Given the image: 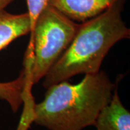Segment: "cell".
Segmentation results:
<instances>
[{"label": "cell", "mask_w": 130, "mask_h": 130, "mask_svg": "<svg viewBox=\"0 0 130 130\" xmlns=\"http://www.w3.org/2000/svg\"><path fill=\"white\" fill-rule=\"evenodd\" d=\"M117 85L101 70L85 74L78 83L53 85L41 102L33 105L32 121L48 130H83L94 125Z\"/></svg>", "instance_id": "obj_1"}, {"label": "cell", "mask_w": 130, "mask_h": 130, "mask_svg": "<svg viewBox=\"0 0 130 130\" xmlns=\"http://www.w3.org/2000/svg\"><path fill=\"white\" fill-rule=\"evenodd\" d=\"M79 24L70 20L54 7L47 5L35 24L28 48H33L30 79L37 84L66 51Z\"/></svg>", "instance_id": "obj_3"}, {"label": "cell", "mask_w": 130, "mask_h": 130, "mask_svg": "<svg viewBox=\"0 0 130 130\" xmlns=\"http://www.w3.org/2000/svg\"><path fill=\"white\" fill-rule=\"evenodd\" d=\"M28 6V15L30 21V34L32 35L38 18L46 8L48 0H26Z\"/></svg>", "instance_id": "obj_8"}, {"label": "cell", "mask_w": 130, "mask_h": 130, "mask_svg": "<svg viewBox=\"0 0 130 130\" xmlns=\"http://www.w3.org/2000/svg\"><path fill=\"white\" fill-rule=\"evenodd\" d=\"M30 33L28 13L12 14L0 10V51L15 39Z\"/></svg>", "instance_id": "obj_6"}, {"label": "cell", "mask_w": 130, "mask_h": 130, "mask_svg": "<svg viewBox=\"0 0 130 130\" xmlns=\"http://www.w3.org/2000/svg\"><path fill=\"white\" fill-rule=\"evenodd\" d=\"M117 85L111 101L103 108L95 121L93 126L96 130H130V112L121 102Z\"/></svg>", "instance_id": "obj_5"}, {"label": "cell", "mask_w": 130, "mask_h": 130, "mask_svg": "<svg viewBox=\"0 0 130 130\" xmlns=\"http://www.w3.org/2000/svg\"><path fill=\"white\" fill-rule=\"evenodd\" d=\"M26 74L23 71L17 79L9 82H0V99L9 104L11 110L16 113L24 101Z\"/></svg>", "instance_id": "obj_7"}, {"label": "cell", "mask_w": 130, "mask_h": 130, "mask_svg": "<svg viewBox=\"0 0 130 130\" xmlns=\"http://www.w3.org/2000/svg\"><path fill=\"white\" fill-rule=\"evenodd\" d=\"M14 0H0V10L5 9Z\"/></svg>", "instance_id": "obj_9"}, {"label": "cell", "mask_w": 130, "mask_h": 130, "mask_svg": "<svg viewBox=\"0 0 130 130\" xmlns=\"http://www.w3.org/2000/svg\"><path fill=\"white\" fill-rule=\"evenodd\" d=\"M124 2L120 0L101 14L79 24L70 46L43 77L45 88L77 74L100 71L112 47L130 38L129 28L122 18Z\"/></svg>", "instance_id": "obj_2"}, {"label": "cell", "mask_w": 130, "mask_h": 130, "mask_svg": "<svg viewBox=\"0 0 130 130\" xmlns=\"http://www.w3.org/2000/svg\"><path fill=\"white\" fill-rule=\"evenodd\" d=\"M120 0H48L54 7L74 22L84 23L101 14Z\"/></svg>", "instance_id": "obj_4"}]
</instances>
